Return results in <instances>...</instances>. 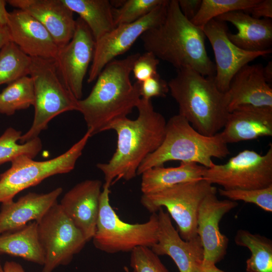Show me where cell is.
<instances>
[{
  "mask_svg": "<svg viewBox=\"0 0 272 272\" xmlns=\"http://www.w3.org/2000/svg\"><path fill=\"white\" fill-rule=\"evenodd\" d=\"M136 108L137 119L124 117L109 127V130H114L117 135L116 149L107 163L96 165L104 174L105 183L110 185L120 179L129 181L137 176L141 164L164 139L167 121L155 110L151 100L141 98Z\"/></svg>",
  "mask_w": 272,
  "mask_h": 272,
  "instance_id": "6da1fadb",
  "label": "cell"
},
{
  "mask_svg": "<svg viewBox=\"0 0 272 272\" xmlns=\"http://www.w3.org/2000/svg\"><path fill=\"white\" fill-rule=\"evenodd\" d=\"M137 53L113 59L102 70L89 95L78 100V107L91 136L109 130L115 121L126 117L141 97L140 83L132 84L130 75Z\"/></svg>",
  "mask_w": 272,
  "mask_h": 272,
  "instance_id": "7a4b0ae2",
  "label": "cell"
},
{
  "mask_svg": "<svg viewBox=\"0 0 272 272\" xmlns=\"http://www.w3.org/2000/svg\"><path fill=\"white\" fill-rule=\"evenodd\" d=\"M206 38L203 30L183 16L177 0H169L162 22L140 37L146 51L177 70L190 68L203 76L213 77L215 64L208 55Z\"/></svg>",
  "mask_w": 272,
  "mask_h": 272,
  "instance_id": "3957f363",
  "label": "cell"
},
{
  "mask_svg": "<svg viewBox=\"0 0 272 272\" xmlns=\"http://www.w3.org/2000/svg\"><path fill=\"white\" fill-rule=\"evenodd\" d=\"M168 85L178 105L179 114L197 131L212 137L223 128L229 113L228 98L218 88L214 76H203L184 68L177 70Z\"/></svg>",
  "mask_w": 272,
  "mask_h": 272,
  "instance_id": "277c9868",
  "label": "cell"
},
{
  "mask_svg": "<svg viewBox=\"0 0 272 272\" xmlns=\"http://www.w3.org/2000/svg\"><path fill=\"white\" fill-rule=\"evenodd\" d=\"M230 154L220 133L212 137L201 134L183 116L175 115L166 123L165 137L160 147L148 155L137 170V175L147 170L163 166L170 161L195 163L207 168L213 158H224Z\"/></svg>",
  "mask_w": 272,
  "mask_h": 272,
  "instance_id": "5b68a950",
  "label": "cell"
},
{
  "mask_svg": "<svg viewBox=\"0 0 272 272\" xmlns=\"http://www.w3.org/2000/svg\"><path fill=\"white\" fill-rule=\"evenodd\" d=\"M31 58L29 75L34 86V116L31 126L21 135L20 144L38 137L49 121L59 114L79 110V100L63 84L54 59Z\"/></svg>",
  "mask_w": 272,
  "mask_h": 272,
  "instance_id": "8992f818",
  "label": "cell"
},
{
  "mask_svg": "<svg viewBox=\"0 0 272 272\" xmlns=\"http://www.w3.org/2000/svg\"><path fill=\"white\" fill-rule=\"evenodd\" d=\"M109 184L103 185L95 234L94 246L107 253L131 252L135 248H151L157 241L158 216L152 213L149 220L141 224H129L121 220L110 204Z\"/></svg>",
  "mask_w": 272,
  "mask_h": 272,
  "instance_id": "52a82bcc",
  "label": "cell"
},
{
  "mask_svg": "<svg viewBox=\"0 0 272 272\" xmlns=\"http://www.w3.org/2000/svg\"><path fill=\"white\" fill-rule=\"evenodd\" d=\"M217 188L203 179L174 185L160 191L144 194L141 203L149 212L165 207L176 223L182 239L191 240L198 236L197 217L205 197Z\"/></svg>",
  "mask_w": 272,
  "mask_h": 272,
  "instance_id": "ba28073f",
  "label": "cell"
},
{
  "mask_svg": "<svg viewBox=\"0 0 272 272\" xmlns=\"http://www.w3.org/2000/svg\"><path fill=\"white\" fill-rule=\"evenodd\" d=\"M91 137L87 130L68 150L48 160L36 161L26 156L14 159L10 168L0 174V203L13 200L21 191L39 184L48 177L72 171Z\"/></svg>",
  "mask_w": 272,
  "mask_h": 272,
  "instance_id": "9c48e42d",
  "label": "cell"
},
{
  "mask_svg": "<svg viewBox=\"0 0 272 272\" xmlns=\"http://www.w3.org/2000/svg\"><path fill=\"white\" fill-rule=\"evenodd\" d=\"M36 222L45 257L42 272H52L69 264L87 242L57 202Z\"/></svg>",
  "mask_w": 272,
  "mask_h": 272,
  "instance_id": "30bf717a",
  "label": "cell"
},
{
  "mask_svg": "<svg viewBox=\"0 0 272 272\" xmlns=\"http://www.w3.org/2000/svg\"><path fill=\"white\" fill-rule=\"evenodd\" d=\"M202 179L226 190L255 189L272 185V146L264 155L245 150L223 164L206 168Z\"/></svg>",
  "mask_w": 272,
  "mask_h": 272,
  "instance_id": "8fae6325",
  "label": "cell"
},
{
  "mask_svg": "<svg viewBox=\"0 0 272 272\" xmlns=\"http://www.w3.org/2000/svg\"><path fill=\"white\" fill-rule=\"evenodd\" d=\"M169 1L165 0L150 13L133 23L116 26L95 41L93 58L88 73L89 83L96 80L107 63L127 51L144 32L162 22Z\"/></svg>",
  "mask_w": 272,
  "mask_h": 272,
  "instance_id": "7c38bea8",
  "label": "cell"
},
{
  "mask_svg": "<svg viewBox=\"0 0 272 272\" xmlns=\"http://www.w3.org/2000/svg\"><path fill=\"white\" fill-rule=\"evenodd\" d=\"M71 41L59 48L55 58L56 67L63 84L78 99L83 95V81L92 61L95 41L87 24L80 17Z\"/></svg>",
  "mask_w": 272,
  "mask_h": 272,
  "instance_id": "4fadbf2b",
  "label": "cell"
},
{
  "mask_svg": "<svg viewBox=\"0 0 272 272\" xmlns=\"http://www.w3.org/2000/svg\"><path fill=\"white\" fill-rule=\"evenodd\" d=\"M202 30L214 53L215 83L224 93L228 91L232 78L240 69L256 58L266 56L272 52V49L249 51L238 47L228 38L227 23L216 19L210 20Z\"/></svg>",
  "mask_w": 272,
  "mask_h": 272,
  "instance_id": "5bb4252c",
  "label": "cell"
},
{
  "mask_svg": "<svg viewBox=\"0 0 272 272\" xmlns=\"http://www.w3.org/2000/svg\"><path fill=\"white\" fill-rule=\"evenodd\" d=\"M217 191L208 194L198 211L196 233L203 251L202 263L216 264L225 257L228 238L220 231L219 223L223 216L238 206L230 199H219Z\"/></svg>",
  "mask_w": 272,
  "mask_h": 272,
  "instance_id": "9a60e30c",
  "label": "cell"
},
{
  "mask_svg": "<svg viewBox=\"0 0 272 272\" xmlns=\"http://www.w3.org/2000/svg\"><path fill=\"white\" fill-rule=\"evenodd\" d=\"M102 186L98 179L83 181L66 192L59 203L87 242L93 239L96 232Z\"/></svg>",
  "mask_w": 272,
  "mask_h": 272,
  "instance_id": "2e32d148",
  "label": "cell"
},
{
  "mask_svg": "<svg viewBox=\"0 0 272 272\" xmlns=\"http://www.w3.org/2000/svg\"><path fill=\"white\" fill-rule=\"evenodd\" d=\"M7 28L11 41L33 57L55 59L59 47L38 21L27 12L14 10L9 13Z\"/></svg>",
  "mask_w": 272,
  "mask_h": 272,
  "instance_id": "e0dca14e",
  "label": "cell"
},
{
  "mask_svg": "<svg viewBox=\"0 0 272 272\" xmlns=\"http://www.w3.org/2000/svg\"><path fill=\"white\" fill-rule=\"evenodd\" d=\"M158 212L157 241L150 248L158 256H170L180 272H191L193 266L203 260V248L199 237L184 240L173 226L168 213L163 208Z\"/></svg>",
  "mask_w": 272,
  "mask_h": 272,
  "instance_id": "ac0fdd59",
  "label": "cell"
},
{
  "mask_svg": "<svg viewBox=\"0 0 272 272\" xmlns=\"http://www.w3.org/2000/svg\"><path fill=\"white\" fill-rule=\"evenodd\" d=\"M7 3L27 12L42 24L59 48L73 38L76 24L74 13L62 0H9Z\"/></svg>",
  "mask_w": 272,
  "mask_h": 272,
  "instance_id": "d6986e66",
  "label": "cell"
},
{
  "mask_svg": "<svg viewBox=\"0 0 272 272\" xmlns=\"http://www.w3.org/2000/svg\"><path fill=\"white\" fill-rule=\"evenodd\" d=\"M63 191L61 187L46 193L29 192L14 200L1 203L0 235L39 221L56 202Z\"/></svg>",
  "mask_w": 272,
  "mask_h": 272,
  "instance_id": "ffe728a7",
  "label": "cell"
},
{
  "mask_svg": "<svg viewBox=\"0 0 272 272\" xmlns=\"http://www.w3.org/2000/svg\"><path fill=\"white\" fill-rule=\"evenodd\" d=\"M220 134L226 144L272 136V108L240 106L230 112Z\"/></svg>",
  "mask_w": 272,
  "mask_h": 272,
  "instance_id": "44dd1931",
  "label": "cell"
},
{
  "mask_svg": "<svg viewBox=\"0 0 272 272\" xmlns=\"http://www.w3.org/2000/svg\"><path fill=\"white\" fill-rule=\"evenodd\" d=\"M261 63L246 64L232 79L228 91L229 112L243 105L272 108V89Z\"/></svg>",
  "mask_w": 272,
  "mask_h": 272,
  "instance_id": "7402d4cb",
  "label": "cell"
},
{
  "mask_svg": "<svg viewBox=\"0 0 272 272\" xmlns=\"http://www.w3.org/2000/svg\"><path fill=\"white\" fill-rule=\"evenodd\" d=\"M215 19L231 23L236 28V33L229 32L228 36L238 47L253 52L271 49V19H256L243 11L228 12Z\"/></svg>",
  "mask_w": 272,
  "mask_h": 272,
  "instance_id": "603a6c76",
  "label": "cell"
},
{
  "mask_svg": "<svg viewBox=\"0 0 272 272\" xmlns=\"http://www.w3.org/2000/svg\"><path fill=\"white\" fill-rule=\"evenodd\" d=\"M206 167L195 163L181 162L175 167H156L142 174L141 190L144 194L154 193L174 185L202 179Z\"/></svg>",
  "mask_w": 272,
  "mask_h": 272,
  "instance_id": "cb8c5ba5",
  "label": "cell"
},
{
  "mask_svg": "<svg viewBox=\"0 0 272 272\" xmlns=\"http://www.w3.org/2000/svg\"><path fill=\"white\" fill-rule=\"evenodd\" d=\"M0 254L19 257L43 265L44 254L38 238L36 221L13 232L0 235Z\"/></svg>",
  "mask_w": 272,
  "mask_h": 272,
  "instance_id": "d4e9b609",
  "label": "cell"
},
{
  "mask_svg": "<svg viewBox=\"0 0 272 272\" xmlns=\"http://www.w3.org/2000/svg\"><path fill=\"white\" fill-rule=\"evenodd\" d=\"M73 13H77L90 29L95 41L115 27L113 5L108 0H62Z\"/></svg>",
  "mask_w": 272,
  "mask_h": 272,
  "instance_id": "484cf974",
  "label": "cell"
},
{
  "mask_svg": "<svg viewBox=\"0 0 272 272\" xmlns=\"http://www.w3.org/2000/svg\"><path fill=\"white\" fill-rule=\"evenodd\" d=\"M234 240L237 245L245 247L251 252V256L246 262L247 272H272L271 240L240 229L237 232Z\"/></svg>",
  "mask_w": 272,
  "mask_h": 272,
  "instance_id": "4316f807",
  "label": "cell"
},
{
  "mask_svg": "<svg viewBox=\"0 0 272 272\" xmlns=\"http://www.w3.org/2000/svg\"><path fill=\"white\" fill-rule=\"evenodd\" d=\"M34 101L32 80L28 76L23 77L8 84L0 93V113L11 116L33 105Z\"/></svg>",
  "mask_w": 272,
  "mask_h": 272,
  "instance_id": "83f0119b",
  "label": "cell"
},
{
  "mask_svg": "<svg viewBox=\"0 0 272 272\" xmlns=\"http://www.w3.org/2000/svg\"><path fill=\"white\" fill-rule=\"evenodd\" d=\"M31 60L14 42L4 45L0 49V85L29 75Z\"/></svg>",
  "mask_w": 272,
  "mask_h": 272,
  "instance_id": "f1b7e54d",
  "label": "cell"
},
{
  "mask_svg": "<svg viewBox=\"0 0 272 272\" xmlns=\"http://www.w3.org/2000/svg\"><path fill=\"white\" fill-rule=\"evenodd\" d=\"M22 135L21 131L9 127L0 136V166L21 156L33 159L41 151L42 144L39 137L19 144Z\"/></svg>",
  "mask_w": 272,
  "mask_h": 272,
  "instance_id": "f546056e",
  "label": "cell"
},
{
  "mask_svg": "<svg viewBox=\"0 0 272 272\" xmlns=\"http://www.w3.org/2000/svg\"><path fill=\"white\" fill-rule=\"evenodd\" d=\"M259 0H202L200 9L191 21L196 26L203 29L211 20L225 13L236 11H246Z\"/></svg>",
  "mask_w": 272,
  "mask_h": 272,
  "instance_id": "4dcf8cb0",
  "label": "cell"
},
{
  "mask_svg": "<svg viewBox=\"0 0 272 272\" xmlns=\"http://www.w3.org/2000/svg\"><path fill=\"white\" fill-rule=\"evenodd\" d=\"M165 0H127L117 8L113 7L115 26L133 23L144 17Z\"/></svg>",
  "mask_w": 272,
  "mask_h": 272,
  "instance_id": "1f68e13d",
  "label": "cell"
},
{
  "mask_svg": "<svg viewBox=\"0 0 272 272\" xmlns=\"http://www.w3.org/2000/svg\"><path fill=\"white\" fill-rule=\"evenodd\" d=\"M220 195L236 201L254 203L268 212H272V185L261 189H218Z\"/></svg>",
  "mask_w": 272,
  "mask_h": 272,
  "instance_id": "d6a6232c",
  "label": "cell"
},
{
  "mask_svg": "<svg viewBox=\"0 0 272 272\" xmlns=\"http://www.w3.org/2000/svg\"><path fill=\"white\" fill-rule=\"evenodd\" d=\"M130 252V265L134 272H169L150 248L139 246Z\"/></svg>",
  "mask_w": 272,
  "mask_h": 272,
  "instance_id": "836d02e7",
  "label": "cell"
},
{
  "mask_svg": "<svg viewBox=\"0 0 272 272\" xmlns=\"http://www.w3.org/2000/svg\"><path fill=\"white\" fill-rule=\"evenodd\" d=\"M159 59L152 52L146 51L134 62L132 72L137 82H142L156 75Z\"/></svg>",
  "mask_w": 272,
  "mask_h": 272,
  "instance_id": "e575fe53",
  "label": "cell"
},
{
  "mask_svg": "<svg viewBox=\"0 0 272 272\" xmlns=\"http://www.w3.org/2000/svg\"><path fill=\"white\" fill-rule=\"evenodd\" d=\"M139 83L141 97L146 100H151L154 97H164L169 91L168 83L158 73Z\"/></svg>",
  "mask_w": 272,
  "mask_h": 272,
  "instance_id": "d590c367",
  "label": "cell"
},
{
  "mask_svg": "<svg viewBox=\"0 0 272 272\" xmlns=\"http://www.w3.org/2000/svg\"><path fill=\"white\" fill-rule=\"evenodd\" d=\"M245 12L256 19H271L272 1L259 0L256 4Z\"/></svg>",
  "mask_w": 272,
  "mask_h": 272,
  "instance_id": "8d00e7d4",
  "label": "cell"
},
{
  "mask_svg": "<svg viewBox=\"0 0 272 272\" xmlns=\"http://www.w3.org/2000/svg\"><path fill=\"white\" fill-rule=\"evenodd\" d=\"M183 16L191 21L198 13L202 0H177Z\"/></svg>",
  "mask_w": 272,
  "mask_h": 272,
  "instance_id": "74e56055",
  "label": "cell"
},
{
  "mask_svg": "<svg viewBox=\"0 0 272 272\" xmlns=\"http://www.w3.org/2000/svg\"><path fill=\"white\" fill-rule=\"evenodd\" d=\"M202 261L195 264L191 272H225L217 267L216 264H205Z\"/></svg>",
  "mask_w": 272,
  "mask_h": 272,
  "instance_id": "f35d334b",
  "label": "cell"
},
{
  "mask_svg": "<svg viewBox=\"0 0 272 272\" xmlns=\"http://www.w3.org/2000/svg\"><path fill=\"white\" fill-rule=\"evenodd\" d=\"M3 272H25L23 266L14 261H6L3 265Z\"/></svg>",
  "mask_w": 272,
  "mask_h": 272,
  "instance_id": "ab89813d",
  "label": "cell"
},
{
  "mask_svg": "<svg viewBox=\"0 0 272 272\" xmlns=\"http://www.w3.org/2000/svg\"><path fill=\"white\" fill-rule=\"evenodd\" d=\"M7 1L0 0V27L7 26L9 12L6 8Z\"/></svg>",
  "mask_w": 272,
  "mask_h": 272,
  "instance_id": "60d3db41",
  "label": "cell"
},
{
  "mask_svg": "<svg viewBox=\"0 0 272 272\" xmlns=\"http://www.w3.org/2000/svg\"><path fill=\"white\" fill-rule=\"evenodd\" d=\"M10 37L7 26L0 27V49L7 43L10 41Z\"/></svg>",
  "mask_w": 272,
  "mask_h": 272,
  "instance_id": "b9f144b4",
  "label": "cell"
},
{
  "mask_svg": "<svg viewBox=\"0 0 272 272\" xmlns=\"http://www.w3.org/2000/svg\"><path fill=\"white\" fill-rule=\"evenodd\" d=\"M263 76L268 84L272 82V61H269L263 67Z\"/></svg>",
  "mask_w": 272,
  "mask_h": 272,
  "instance_id": "7bdbcfd3",
  "label": "cell"
},
{
  "mask_svg": "<svg viewBox=\"0 0 272 272\" xmlns=\"http://www.w3.org/2000/svg\"><path fill=\"white\" fill-rule=\"evenodd\" d=\"M0 272H3V266L1 263V260L0 259Z\"/></svg>",
  "mask_w": 272,
  "mask_h": 272,
  "instance_id": "ee69618b",
  "label": "cell"
},
{
  "mask_svg": "<svg viewBox=\"0 0 272 272\" xmlns=\"http://www.w3.org/2000/svg\"><path fill=\"white\" fill-rule=\"evenodd\" d=\"M108 272H109V271H108Z\"/></svg>",
  "mask_w": 272,
  "mask_h": 272,
  "instance_id": "f6af8a7d",
  "label": "cell"
}]
</instances>
